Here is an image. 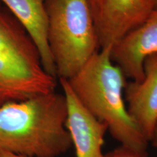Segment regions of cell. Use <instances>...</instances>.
Returning <instances> with one entry per match:
<instances>
[{
	"label": "cell",
	"instance_id": "1",
	"mask_svg": "<svg viewBox=\"0 0 157 157\" xmlns=\"http://www.w3.org/2000/svg\"><path fill=\"white\" fill-rule=\"evenodd\" d=\"M63 93L56 91L0 107V150L25 157H58L72 145Z\"/></svg>",
	"mask_w": 157,
	"mask_h": 157
},
{
	"label": "cell",
	"instance_id": "2",
	"mask_svg": "<svg viewBox=\"0 0 157 157\" xmlns=\"http://www.w3.org/2000/svg\"><path fill=\"white\" fill-rule=\"evenodd\" d=\"M111 51L100 50L76 75L66 80L79 103L107 127L121 146L146 156L148 141L128 112L124 99L127 78L113 62Z\"/></svg>",
	"mask_w": 157,
	"mask_h": 157
},
{
	"label": "cell",
	"instance_id": "3",
	"mask_svg": "<svg viewBox=\"0 0 157 157\" xmlns=\"http://www.w3.org/2000/svg\"><path fill=\"white\" fill-rule=\"evenodd\" d=\"M28 31L0 5V107L56 91Z\"/></svg>",
	"mask_w": 157,
	"mask_h": 157
},
{
	"label": "cell",
	"instance_id": "4",
	"mask_svg": "<svg viewBox=\"0 0 157 157\" xmlns=\"http://www.w3.org/2000/svg\"><path fill=\"white\" fill-rule=\"evenodd\" d=\"M57 78L69 79L101 50L87 0H44Z\"/></svg>",
	"mask_w": 157,
	"mask_h": 157
},
{
	"label": "cell",
	"instance_id": "5",
	"mask_svg": "<svg viewBox=\"0 0 157 157\" xmlns=\"http://www.w3.org/2000/svg\"><path fill=\"white\" fill-rule=\"evenodd\" d=\"M100 48H112L154 10L151 0H87Z\"/></svg>",
	"mask_w": 157,
	"mask_h": 157
},
{
	"label": "cell",
	"instance_id": "6",
	"mask_svg": "<svg viewBox=\"0 0 157 157\" xmlns=\"http://www.w3.org/2000/svg\"><path fill=\"white\" fill-rule=\"evenodd\" d=\"M157 53V9L111 48V57L125 77L139 82L148 57Z\"/></svg>",
	"mask_w": 157,
	"mask_h": 157
},
{
	"label": "cell",
	"instance_id": "7",
	"mask_svg": "<svg viewBox=\"0 0 157 157\" xmlns=\"http://www.w3.org/2000/svg\"><path fill=\"white\" fill-rule=\"evenodd\" d=\"M143 73L140 81L127 82L124 99L131 118L150 142L157 127V53L146 59Z\"/></svg>",
	"mask_w": 157,
	"mask_h": 157
},
{
	"label": "cell",
	"instance_id": "8",
	"mask_svg": "<svg viewBox=\"0 0 157 157\" xmlns=\"http://www.w3.org/2000/svg\"><path fill=\"white\" fill-rule=\"evenodd\" d=\"M67 101L66 127L76 157H105L103 152L107 127L83 107L66 79H59Z\"/></svg>",
	"mask_w": 157,
	"mask_h": 157
},
{
	"label": "cell",
	"instance_id": "9",
	"mask_svg": "<svg viewBox=\"0 0 157 157\" xmlns=\"http://www.w3.org/2000/svg\"><path fill=\"white\" fill-rule=\"evenodd\" d=\"M28 31L41 56L44 70L57 79L48 40V16L44 0H0Z\"/></svg>",
	"mask_w": 157,
	"mask_h": 157
},
{
	"label": "cell",
	"instance_id": "10",
	"mask_svg": "<svg viewBox=\"0 0 157 157\" xmlns=\"http://www.w3.org/2000/svg\"><path fill=\"white\" fill-rule=\"evenodd\" d=\"M105 157H146L140 155L132 151L121 146L111 151L105 155Z\"/></svg>",
	"mask_w": 157,
	"mask_h": 157
},
{
	"label": "cell",
	"instance_id": "11",
	"mask_svg": "<svg viewBox=\"0 0 157 157\" xmlns=\"http://www.w3.org/2000/svg\"><path fill=\"white\" fill-rule=\"evenodd\" d=\"M0 157H25V156H19V155L12 154V153L5 151L0 150Z\"/></svg>",
	"mask_w": 157,
	"mask_h": 157
},
{
	"label": "cell",
	"instance_id": "12",
	"mask_svg": "<svg viewBox=\"0 0 157 157\" xmlns=\"http://www.w3.org/2000/svg\"><path fill=\"white\" fill-rule=\"evenodd\" d=\"M152 142L157 147V127L156 128V130H155V132H154V137H153L152 139Z\"/></svg>",
	"mask_w": 157,
	"mask_h": 157
},
{
	"label": "cell",
	"instance_id": "13",
	"mask_svg": "<svg viewBox=\"0 0 157 157\" xmlns=\"http://www.w3.org/2000/svg\"><path fill=\"white\" fill-rule=\"evenodd\" d=\"M152 2L153 5H154V10L157 9V0H151Z\"/></svg>",
	"mask_w": 157,
	"mask_h": 157
}]
</instances>
